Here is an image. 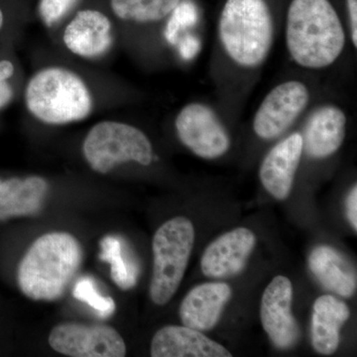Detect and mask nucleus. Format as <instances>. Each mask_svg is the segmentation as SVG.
<instances>
[{
  "mask_svg": "<svg viewBox=\"0 0 357 357\" xmlns=\"http://www.w3.org/2000/svg\"><path fill=\"white\" fill-rule=\"evenodd\" d=\"M100 259L110 265V276L115 285L128 291L137 284L140 267L137 259L128 250L123 239L115 236H107L100 241Z\"/></svg>",
  "mask_w": 357,
  "mask_h": 357,
  "instance_id": "aec40b11",
  "label": "nucleus"
},
{
  "mask_svg": "<svg viewBox=\"0 0 357 357\" xmlns=\"http://www.w3.org/2000/svg\"><path fill=\"white\" fill-rule=\"evenodd\" d=\"M255 244V234L245 227L223 234L204 250L201 258L202 272L213 279L236 276L245 267Z\"/></svg>",
  "mask_w": 357,
  "mask_h": 357,
  "instance_id": "f8f14e48",
  "label": "nucleus"
},
{
  "mask_svg": "<svg viewBox=\"0 0 357 357\" xmlns=\"http://www.w3.org/2000/svg\"><path fill=\"white\" fill-rule=\"evenodd\" d=\"M347 114L335 102H324L310 110L303 128L304 153L309 158L323 160L337 153L344 144Z\"/></svg>",
  "mask_w": 357,
  "mask_h": 357,
  "instance_id": "9b49d317",
  "label": "nucleus"
},
{
  "mask_svg": "<svg viewBox=\"0 0 357 357\" xmlns=\"http://www.w3.org/2000/svg\"><path fill=\"white\" fill-rule=\"evenodd\" d=\"M178 140L202 159L220 158L229 152L231 139L220 114L203 102L188 103L175 121Z\"/></svg>",
  "mask_w": 357,
  "mask_h": 357,
  "instance_id": "6e6552de",
  "label": "nucleus"
},
{
  "mask_svg": "<svg viewBox=\"0 0 357 357\" xmlns=\"http://www.w3.org/2000/svg\"><path fill=\"white\" fill-rule=\"evenodd\" d=\"M77 0H41L39 11L42 20L47 25L55 24L62 20L68 11L72 8Z\"/></svg>",
  "mask_w": 357,
  "mask_h": 357,
  "instance_id": "5701e85b",
  "label": "nucleus"
},
{
  "mask_svg": "<svg viewBox=\"0 0 357 357\" xmlns=\"http://www.w3.org/2000/svg\"><path fill=\"white\" fill-rule=\"evenodd\" d=\"M195 18V8L189 2H182L178 3L175 10L172 13V17L169 21L168 28H167V37L170 41H175L177 32L183 25L192 22Z\"/></svg>",
  "mask_w": 357,
  "mask_h": 357,
  "instance_id": "b1692460",
  "label": "nucleus"
},
{
  "mask_svg": "<svg viewBox=\"0 0 357 357\" xmlns=\"http://www.w3.org/2000/svg\"><path fill=\"white\" fill-rule=\"evenodd\" d=\"M351 316L344 302L331 295L314 301L312 306L311 338L314 351L321 356H332L340 344L342 326Z\"/></svg>",
  "mask_w": 357,
  "mask_h": 357,
  "instance_id": "f3484780",
  "label": "nucleus"
},
{
  "mask_svg": "<svg viewBox=\"0 0 357 357\" xmlns=\"http://www.w3.org/2000/svg\"><path fill=\"white\" fill-rule=\"evenodd\" d=\"M309 266L326 290L344 298H351L356 293V271L337 249L328 245L317 246L309 256Z\"/></svg>",
  "mask_w": 357,
  "mask_h": 357,
  "instance_id": "6ab92c4d",
  "label": "nucleus"
},
{
  "mask_svg": "<svg viewBox=\"0 0 357 357\" xmlns=\"http://www.w3.org/2000/svg\"><path fill=\"white\" fill-rule=\"evenodd\" d=\"M347 215L352 229L357 230V187L354 185L347 199Z\"/></svg>",
  "mask_w": 357,
  "mask_h": 357,
  "instance_id": "bb28decb",
  "label": "nucleus"
},
{
  "mask_svg": "<svg viewBox=\"0 0 357 357\" xmlns=\"http://www.w3.org/2000/svg\"><path fill=\"white\" fill-rule=\"evenodd\" d=\"M48 342L54 351L70 357H123L128 351L121 335L107 325L61 324Z\"/></svg>",
  "mask_w": 357,
  "mask_h": 357,
  "instance_id": "1a4fd4ad",
  "label": "nucleus"
},
{
  "mask_svg": "<svg viewBox=\"0 0 357 357\" xmlns=\"http://www.w3.org/2000/svg\"><path fill=\"white\" fill-rule=\"evenodd\" d=\"M112 24L105 14L96 10L79 11L66 28L64 42L76 55L96 58L112 46Z\"/></svg>",
  "mask_w": 357,
  "mask_h": 357,
  "instance_id": "dca6fc26",
  "label": "nucleus"
},
{
  "mask_svg": "<svg viewBox=\"0 0 357 357\" xmlns=\"http://www.w3.org/2000/svg\"><path fill=\"white\" fill-rule=\"evenodd\" d=\"M73 295L77 300L86 303L95 310L102 319L109 318L115 311L114 300L98 292L95 281L91 277L79 278L73 289Z\"/></svg>",
  "mask_w": 357,
  "mask_h": 357,
  "instance_id": "4be33fe9",
  "label": "nucleus"
},
{
  "mask_svg": "<svg viewBox=\"0 0 357 357\" xmlns=\"http://www.w3.org/2000/svg\"><path fill=\"white\" fill-rule=\"evenodd\" d=\"M292 283L287 277H275L262 295L260 318L268 337L279 349H289L300 337L299 326L294 318Z\"/></svg>",
  "mask_w": 357,
  "mask_h": 357,
  "instance_id": "9d476101",
  "label": "nucleus"
},
{
  "mask_svg": "<svg viewBox=\"0 0 357 357\" xmlns=\"http://www.w3.org/2000/svg\"><path fill=\"white\" fill-rule=\"evenodd\" d=\"M303 154L302 134L296 131L279 141L263 159L260 181L275 199L283 201L291 194Z\"/></svg>",
  "mask_w": 357,
  "mask_h": 357,
  "instance_id": "ddd939ff",
  "label": "nucleus"
},
{
  "mask_svg": "<svg viewBox=\"0 0 357 357\" xmlns=\"http://www.w3.org/2000/svg\"><path fill=\"white\" fill-rule=\"evenodd\" d=\"M347 35L351 46L357 48V0H347Z\"/></svg>",
  "mask_w": 357,
  "mask_h": 357,
  "instance_id": "a878e982",
  "label": "nucleus"
},
{
  "mask_svg": "<svg viewBox=\"0 0 357 357\" xmlns=\"http://www.w3.org/2000/svg\"><path fill=\"white\" fill-rule=\"evenodd\" d=\"M14 66L9 61H0V109L6 107L13 98V89L7 79L13 77Z\"/></svg>",
  "mask_w": 357,
  "mask_h": 357,
  "instance_id": "393cba45",
  "label": "nucleus"
},
{
  "mask_svg": "<svg viewBox=\"0 0 357 357\" xmlns=\"http://www.w3.org/2000/svg\"><path fill=\"white\" fill-rule=\"evenodd\" d=\"M47 192L48 184L38 176L0 180V220L36 215Z\"/></svg>",
  "mask_w": 357,
  "mask_h": 357,
  "instance_id": "a211bd4d",
  "label": "nucleus"
},
{
  "mask_svg": "<svg viewBox=\"0 0 357 357\" xmlns=\"http://www.w3.org/2000/svg\"><path fill=\"white\" fill-rule=\"evenodd\" d=\"M284 37L291 60L311 72L333 67L347 42L344 22L330 0H292Z\"/></svg>",
  "mask_w": 357,
  "mask_h": 357,
  "instance_id": "f257e3e1",
  "label": "nucleus"
},
{
  "mask_svg": "<svg viewBox=\"0 0 357 357\" xmlns=\"http://www.w3.org/2000/svg\"><path fill=\"white\" fill-rule=\"evenodd\" d=\"M273 13L266 0H227L217 25L218 48L234 69L256 72L275 43Z\"/></svg>",
  "mask_w": 357,
  "mask_h": 357,
  "instance_id": "f03ea898",
  "label": "nucleus"
},
{
  "mask_svg": "<svg viewBox=\"0 0 357 357\" xmlns=\"http://www.w3.org/2000/svg\"><path fill=\"white\" fill-rule=\"evenodd\" d=\"M83 262V248L69 232H49L28 248L17 270L21 292L34 301L64 296Z\"/></svg>",
  "mask_w": 357,
  "mask_h": 357,
  "instance_id": "7ed1b4c3",
  "label": "nucleus"
},
{
  "mask_svg": "<svg viewBox=\"0 0 357 357\" xmlns=\"http://www.w3.org/2000/svg\"><path fill=\"white\" fill-rule=\"evenodd\" d=\"M194 243V225L187 218H171L155 232L150 297L157 306L166 305L177 292L189 264Z\"/></svg>",
  "mask_w": 357,
  "mask_h": 357,
  "instance_id": "39448f33",
  "label": "nucleus"
},
{
  "mask_svg": "<svg viewBox=\"0 0 357 357\" xmlns=\"http://www.w3.org/2000/svg\"><path fill=\"white\" fill-rule=\"evenodd\" d=\"M83 152L91 169L100 174L128 162L148 166L153 161V148L145 133L116 121L93 126L84 141Z\"/></svg>",
  "mask_w": 357,
  "mask_h": 357,
  "instance_id": "423d86ee",
  "label": "nucleus"
},
{
  "mask_svg": "<svg viewBox=\"0 0 357 357\" xmlns=\"http://www.w3.org/2000/svg\"><path fill=\"white\" fill-rule=\"evenodd\" d=\"M26 103L37 119L48 124L82 121L93 107L84 82L60 68L45 69L32 77L26 89Z\"/></svg>",
  "mask_w": 357,
  "mask_h": 357,
  "instance_id": "20e7f679",
  "label": "nucleus"
},
{
  "mask_svg": "<svg viewBox=\"0 0 357 357\" xmlns=\"http://www.w3.org/2000/svg\"><path fill=\"white\" fill-rule=\"evenodd\" d=\"M150 354L153 357H231L225 347L185 326H167L155 333Z\"/></svg>",
  "mask_w": 357,
  "mask_h": 357,
  "instance_id": "4468645a",
  "label": "nucleus"
},
{
  "mask_svg": "<svg viewBox=\"0 0 357 357\" xmlns=\"http://www.w3.org/2000/svg\"><path fill=\"white\" fill-rule=\"evenodd\" d=\"M3 23H4L3 13H2L1 9H0V30H1L2 26H3Z\"/></svg>",
  "mask_w": 357,
  "mask_h": 357,
  "instance_id": "cd10ccee",
  "label": "nucleus"
},
{
  "mask_svg": "<svg viewBox=\"0 0 357 357\" xmlns=\"http://www.w3.org/2000/svg\"><path fill=\"white\" fill-rule=\"evenodd\" d=\"M312 89L302 79H289L270 89L255 110L253 132L260 139L274 140L292 128L307 112Z\"/></svg>",
  "mask_w": 357,
  "mask_h": 357,
  "instance_id": "0eeeda50",
  "label": "nucleus"
},
{
  "mask_svg": "<svg viewBox=\"0 0 357 357\" xmlns=\"http://www.w3.org/2000/svg\"><path fill=\"white\" fill-rule=\"evenodd\" d=\"M181 0H112V8L122 20L158 22L172 14Z\"/></svg>",
  "mask_w": 357,
  "mask_h": 357,
  "instance_id": "412c9836",
  "label": "nucleus"
},
{
  "mask_svg": "<svg viewBox=\"0 0 357 357\" xmlns=\"http://www.w3.org/2000/svg\"><path fill=\"white\" fill-rule=\"evenodd\" d=\"M232 295L227 284L204 283L192 288L181 303L183 325L204 332L215 328Z\"/></svg>",
  "mask_w": 357,
  "mask_h": 357,
  "instance_id": "2eb2a0df",
  "label": "nucleus"
}]
</instances>
